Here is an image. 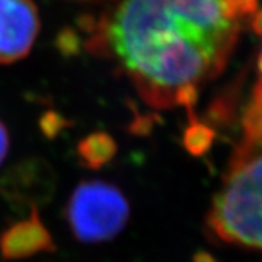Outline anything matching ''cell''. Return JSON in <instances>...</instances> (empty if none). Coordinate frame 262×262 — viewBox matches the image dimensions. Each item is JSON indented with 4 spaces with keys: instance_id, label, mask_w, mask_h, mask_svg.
Here are the masks:
<instances>
[{
    "instance_id": "6da1fadb",
    "label": "cell",
    "mask_w": 262,
    "mask_h": 262,
    "mask_svg": "<svg viewBox=\"0 0 262 262\" xmlns=\"http://www.w3.org/2000/svg\"><path fill=\"white\" fill-rule=\"evenodd\" d=\"M256 8V0H120L99 38L150 106L191 110Z\"/></svg>"
},
{
    "instance_id": "7a4b0ae2",
    "label": "cell",
    "mask_w": 262,
    "mask_h": 262,
    "mask_svg": "<svg viewBox=\"0 0 262 262\" xmlns=\"http://www.w3.org/2000/svg\"><path fill=\"white\" fill-rule=\"evenodd\" d=\"M208 223L225 242L262 252V122L244 121Z\"/></svg>"
},
{
    "instance_id": "3957f363",
    "label": "cell",
    "mask_w": 262,
    "mask_h": 262,
    "mask_svg": "<svg viewBox=\"0 0 262 262\" xmlns=\"http://www.w3.org/2000/svg\"><path fill=\"white\" fill-rule=\"evenodd\" d=\"M130 217L122 191L99 179L79 184L66 206V219L79 242L101 244L121 233Z\"/></svg>"
},
{
    "instance_id": "277c9868",
    "label": "cell",
    "mask_w": 262,
    "mask_h": 262,
    "mask_svg": "<svg viewBox=\"0 0 262 262\" xmlns=\"http://www.w3.org/2000/svg\"><path fill=\"white\" fill-rule=\"evenodd\" d=\"M56 188V172L42 158L19 160L0 177V195L16 211L47 204Z\"/></svg>"
},
{
    "instance_id": "5b68a950",
    "label": "cell",
    "mask_w": 262,
    "mask_h": 262,
    "mask_svg": "<svg viewBox=\"0 0 262 262\" xmlns=\"http://www.w3.org/2000/svg\"><path fill=\"white\" fill-rule=\"evenodd\" d=\"M39 32V13L34 0H0V64L29 54Z\"/></svg>"
},
{
    "instance_id": "8992f818",
    "label": "cell",
    "mask_w": 262,
    "mask_h": 262,
    "mask_svg": "<svg viewBox=\"0 0 262 262\" xmlns=\"http://www.w3.org/2000/svg\"><path fill=\"white\" fill-rule=\"evenodd\" d=\"M56 245L42 223L37 207L29 210L27 219L10 225L0 233V255L5 261H19L39 253L53 252Z\"/></svg>"
},
{
    "instance_id": "52a82bcc",
    "label": "cell",
    "mask_w": 262,
    "mask_h": 262,
    "mask_svg": "<svg viewBox=\"0 0 262 262\" xmlns=\"http://www.w3.org/2000/svg\"><path fill=\"white\" fill-rule=\"evenodd\" d=\"M117 155V143L106 133H92L77 144V156L88 169H101Z\"/></svg>"
},
{
    "instance_id": "ba28073f",
    "label": "cell",
    "mask_w": 262,
    "mask_h": 262,
    "mask_svg": "<svg viewBox=\"0 0 262 262\" xmlns=\"http://www.w3.org/2000/svg\"><path fill=\"white\" fill-rule=\"evenodd\" d=\"M10 139H9V131L6 128L5 122L0 120V165L3 163V160L6 159L8 151H9Z\"/></svg>"
},
{
    "instance_id": "9c48e42d",
    "label": "cell",
    "mask_w": 262,
    "mask_h": 262,
    "mask_svg": "<svg viewBox=\"0 0 262 262\" xmlns=\"http://www.w3.org/2000/svg\"><path fill=\"white\" fill-rule=\"evenodd\" d=\"M258 70H259V79H258V83H256V88H255V92L262 95V53L259 56V61H258Z\"/></svg>"
}]
</instances>
